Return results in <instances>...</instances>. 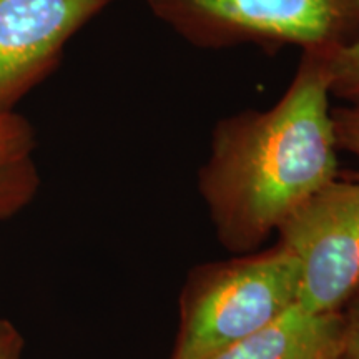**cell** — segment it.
<instances>
[{"instance_id":"52a82bcc","label":"cell","mask_w":359,"mask_h":359,"mask_svg":"<svg viewBox=\"0 0 359 359\" xmlns=\"http://www.w3.org/2000/svg\"><path fill=\"white\" fill-rule=\"evenodd\" d=\"M35 133L19 114L0 115V219L24 210L40 187L34 160Z\"/></svg>"},{"instance_id":"277c9868","label":"cell","mask_w":359,"mask_h":359,"mask_svg":"<svg viewBox=\"0 0 359 359\" xmlns=\"http://www.w3.org/2000/svg\"><path fill=\"white\" fill-rule=\"evenodd\" d=\"M299 266L298 304L341 311L359 291V182L336 178L299 205L276 230Z\"/></svg>"},{"instance_id":"8fae6325","label":"cell","mask_w":359,"mask_h":359,"mask_svg":"<svg viewBox=\"0 0 359 359\" xmlns=\"http://www.w3.org/2000/svg\"><path fill=\"white\" fill-rule=\"evenodd\" d=\"M25 339L12 321L0 318V359H22Z\"/></svg>"},{"instance_id":"30bf717a","label":"cell","mask_w":359,"mask_h":359,"mask_svg":"<svg viewBox=\"0 0 359 359\" xmlns=\"http://www.w3.org/2000/svg\"><path fill=\"white\" fill-rule=\"evenodd\" d=\"M341 353L344 359H359V291L343 308Z\"/></svg>"},{"instance_id":"8992f818","label":"cell","mask_w":359,"mask_h":359,"mask_svg":"<svg viewBox=\"0 0 359 359\" xmlns=\"http://www.w3.org/2000/svg\"><path fill=\"white\" fill-rule=\"evenodd\" d=\"M343 309L313 314L298 303L257 333L206 359H331L341 351Z\"/></svg>"},{"instance_id":"6da1fadb","label":"cell","mask_w":359,"mask_h":359,"mask_svg":"<svg viewBox=\"0 0 359 359\" xmlns=\"http://www.w3.org/2000/svg\"><path fill=\"white\" fill-rule=\"evenodd\" d=\"M303 52L271 109L218 122L198 188L224 248L251 253L320 188L339 177L327 57Z\"/></svg>"},{"instance_id":"7a4b0ae2","label":"cell","mask_w":359,"mask_h":359,"mask_svg":"<svg viewBox=\"0 0 359 359\" xmlns=\"http://www.w3.org/2000/svg\"><path fill=\"white\" fill-rule=\"evenodd\" d=\"M299 266L281 245L198 264L180 294L170 359H206L257 333L298 303Z\"/></svg>"},{"instance_id":"9c48e42d","label":"cell","mask_w":359,"mask_h":359,"mask_svg":"<svg viewBox=\"0 0 359 359\" xmlns=\"http://www.w3.org/2000/svg\"><path fill=\"white\" fill-rule=\"evenodd\" d=\"M333 127L338 150L351 154L359 163V105L334 109ZM348 178L359 182V168L349 175Z\"/></svg>"},{"instance_id":"ba28073f","label":"cell","mask_w":359,"mask_h":359,"mask_svg":"<svg viewBox=\"0 0 359 359\" xmlns=\"http://www.w3.org/2000/svg\"><path fill=\"white\" fill-rule=\"evenodd\" d=\"M331 95L359 105V32L327 57Z\"/></svg>"},{"instance_id":"5b68a950","label":"cell","mask_w":359,"mask_h":359,"mask_svg":"<svg viewBox=\"0 0 359 359\" xmlns=\"http://www.w3.org/2000/svg\"><path fill=\"white\" fill-rule=\"evenodd\" d=\"M114 0H0V115L52 74L65 45Z\"/></svg>"},{"instance_id":"3957f363","label":"cell","mask_w":359,"mask_h":359,"mask_svg":"<svg viewBox=\"0 0 359 359\" xmlns=\"http://www.w3.org/2000/svg\"><path fill=\"white\" fill-rule=\"evenodd\" d=\"M151 12L198 47L298 45L334 50L359 32V0H145Z\"/></svg>"},{"instance_id":"7c38bea8","label":"cell","mask_w":359,"mask_h":359,"mask_svg":"<svg viewBox=\"0 0 359 359\" xmlns=\"http://www.w3.org/2000/svg\"><path fill=\"white\" fill-rule=\"evenodd\" d=\"M331 359H344V356H343V353H338V354H336V356H333V358H331Z\"/></svg>"}]
</instances>
